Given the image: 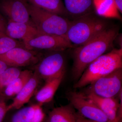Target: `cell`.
Segmentation results:
<instances>
[{
	"mask_svg": "<svg viewBox=\"0 0 122 122\" xmlns=\"http://www.w3.org/2000/svg\"><path fill=\"white\" fill-rule=\"evenodd\" d=\"M0 59L8 66L17 67L34 65L39 61V57L35 52L22 47H16L0 55Z\"/></svg>",
	"mask_w": 122,
	"mask_h": 122,
	"instance_id": "9",
	"label": "cell"
},
{
	"mask_svg": "<svg viewBox=\"0 0 122 122\" xmlns=\"http://www.w3.org/2000/svg\"><path fill=\"white\" fill-rule=\"evenodd\" d=\"M5 35L12 39H21L24 41L39 34L35 26L31 24L10 20L6 26Z\"/></svg>",
	"mask_w": 122,
	"mask_h": 122,
	"instance_id": "12",
	"label": "cell"
},
{
	"mask_svg": "<svg viewBox=\"0 0 122 122\" xmlns=\"http://www.w3.org/2000/svg\"><path fill=\"white\" fill-rule=\"evenodd\" d=\"M7 25L3 19L0 16V34L1 35H6L5 32Z\"/></svg>",
	"mask_w": 122,
	"mask_h": 122,
	"instance_id": "26",
	"label": "cell"
},
{
	"mask_svg": "<svg viewBox=\"0 0 122 122\" xmlns=\"http://www.w3.org/2000/svg\"><path fill=\"white\" fill-rule=\"evenodd\" d=\"M33 73L29 70L21 71L16 78L3 89V95L8 97L16 96L28 81Z\"/></svg>",
	"mask_w": 122,
	"mask_h": 122,
	"instance_id": "19",
	"label": "cell"
},
{
	"mask_svg": "<svg viewBox=\"0 0 122 122\" xmlns=\"http://www.w3.org/2000/svg\"><path fill=\"white\" fill-rule=\"evenodd\" d=\"M21 71L16 67L8 68L0 75V90H2L16 78Z\"/></svg>",
	"mask_w": 122,
	"mask_h": 122,
	"instance_id": "21",
	"label": "cell"
},
{
	"mask_svg": "<svg viewBox=\"0 0 122 122\" xmlns=\"http://www.w3.org/2000/svg\"><path fill=\"white\" fill-rule=\"evenodd\" d=\"M39 76L34 72L32 76L22 89L15 96L13 102L9 106V111L20 109L28 102L36 90L39 82Z\"/></svg>",
	"mask_w": 122,
	"mask_h": 122,
	"instance_id": "13",
	"label": "cell"
},
{
	"mask_svg": "<svg viewBox=\"0 0 122 122\" xmlns=\"http://www.w3.org/2000/svg\"><path fill=\"white\" fill-rule=\"evenodd\" d=\"M95 12L99 16L106 18L122 19L114 0H93Z\"/></svg>",
	"mask_w": 122,
	"mask_h": 122,
	"instance_id": "18",
	"label": "cell"
},
{
	"mask_svg": "<svg viewBox=\"0 0 122 122\" xmlns=\"http://www.w3.org/2000/svg\"><path fill=\"white\" fill-rule=\"evenodd\" d=\"M76 118L77 122H100L90 120L83 117L77 112H76Z\"/></svg>",
	"mask_w": 122,
	"mask_h": 122,
	"instance_id": "27",
	"label": "cell"
},
{
	"mask_svg": "<svg viewBox=\"0 0 122 122\" xmlns=\"http://www.w3.org/2000/svg\"><path fill=\"white\" fill-rule=\"evenodd\" d=\"M65 75L46 81V84L40 89L35 96L38 104L42 106L44 103L50 102L63 80Z\"/></svg>",
	"mask_w": 122,
	"mask_h": 122,
	"instance_id": "15",
	"label": "cell"
},
{
	"mask_svg": "<svg viewBox=\"0 0 122 122\" xmlns=\"http://www.w3.org/2000/svg\"><path fill=\"white\" fill-rule=\"evenodd\" d=\"M66 98L70 104L83 117L100 122H109L107 118L98 107L86 98L81 92L69 91Z\"/></svg>",
	"mask_w": 122,
	"mask_h": 122,
	"instance_id": "6",
	"label": "cell"
},
{
	"mask_svg": "<svg viewBox=\"0 0 122 122\" xmlns=\"http://www.w3.org/2000/svg\"><path fill=\"white\" fill-rule=\"evenodd\" d=\"M81 93L98 107L106 116L109 122H118L117 114L119 103V99L116 98L102 97L93 94Z\"/></svg>",
	"mask_w": 122,
	"mask_h": 122,
	"instance_id": "11",
	"label": "cell"
},
{
	"mask_svg": "<svg viewBox=\"0 0 122 122\" xmlns=\"http://www.w3.org/2000/svg\"><path fill=\"white\" fill-rule=\"evenodd\" d=\"M122 68V49H114L101 55L89 65L73 87L80 89L97 79Z\"/></svg>",
	"mask_w": 122,
	"mask_h": 122,
	"instance_id": "3",
	"label": "cell"
},
{
	"mask_svg": "<svg viewBox=\"0 0 122 122\" xmlns=\"http://www.w3.org/2000/svg\"><path fill=\"white\" fill-rule=\"evenodd\" d=\"M9 111L8 106L3 100L0 101V122H3L5 115Z\"/></svg>",
	"mask_w": 122,
	"mask_h": 122,
	"instance_id": "24",
	"label": "cell"
},
{
	"mask_svg": "<svg viewBox=\"0 0 122 122\" xmlns=\"http://www.w3.org/2000/svg\"><path fill=\"white\" fill-rule=\"evenodd\" d=\"M36 105L23 107L14 114L9 122H30L34 114Z\"/></svg>",
	"mask_w": 122,
	"mask_h": 122,
	"instance_id": "20",
	"label": "cell"
},
{
	"mask_svg": "<svg viewBox=\"0 0 122 122\" xmlns=\"http://www.w3.org/2000/svg\"><path fill=\"white\" fill-rule=\"evenodd\" d=\"M23 42L25 48L31 50L39 49L63 51L74 48L66 37L49 34H39Z\"/></svg>",
	"mask_w": 122,
	"mask_h": 122,
	"instance_id": "8",
	"label": "cell"
},
{
	"mask_svg": "<svg viewBox=\"0 0 122 122\" xmlns=\"http://www.w3.org/2000/svg\"><path fill=\"white\" fill-rule=\"evenodd\" d=\"M119 103L117 111V117L118 122H122V90L118 95Z\"/></svg>",
	"mask_w": 122,
	"mask_h": 122,
	"instance_id": "25",
	"label": "cell"
},
{
	"mask_svg": "<svg viewBox=\"0 0 122 122\" xmlns=\"http://www.w3.org/2000/svg\"><path fill=\"white\" fill-rule=\"evenodd\" d=\"M119 34L117 27H110L72 52V77L76 81L90 63L113 47Z\"/></svg>",
	"mask_w": 122,
	"mask_h": 122,
	"instance_id": "1",
	"label": "cell"
},
{
	"mask_svg": "<svg viewBox=\"0 0 122 122\" xmlns=\"http://www.w3.org/2000/svg\"><path fill=\"white\" fill-rule=\"evenodd\" d=\"M70 20L94 12L93 0H63Z\"/></svg>",
	"mask_w": 122,
	"mask_h": 122,
	"instance_id": "14",
	"label": "cell"
},
{
	"mask_svg": "<svg viewBox=\"0 0 122 122\" xmlns=\"http://www.w3.org/2000/svg\"><path fill=\"white\" fill-rule=\"evenodd\" d=\"M46 122H77L76 112L71 104L56 107L49 112Z\"/></svg>",
	"mask_w": 122,
	"mask_h": 122,
	"instance_id": "16",
	"label": "cell"
},
{
	"mask_svg": "<svg viewBox=\"0 0 122 122\" xmlns=\"http://www.w3.org/2000/svg\"><path fill=\"white\" fill-rule=\"evenodd\" d=\"M115 4L120 13H122V0H114Z\"/></svg>",
	"mask_w": 122,
	"mask_h": 122,
	"instance_id": "28",
	"label": "cell"
},
{
	"mask_svg": "<svg viewBox=\"0 0 122 122\" xmlns=\"http://www.w3.org/2000/svg\"><path fill=\"white\" fill-rule=\"evenodd\" d=\"M0 7L10 20L30 24L28 3L25 0H2Z\"/></svg>",
	"mask_w": 122,
	"mask_h": 122,
	"instance_id": "10",
	"label": "cell"
},
{
	"mask_svg": "<svg viewBox=\"0 0 122 122\" xmlns=\"http://www.w3.org/2000/svg\"><path fill=\"white\" fill-rule=\"evenodd\" d=\"M46 122V120L45 119V120L44 121V122Z\"/></svg>",
	"mask_w": 122,
	"mask_h": 122,
	"instance_id": "30",
	"label": "cell"
},
{
	"mask_svg": "<svg viewBox=\"0 0 122 122\" xmlns=\"http://www.w3.org/2000/svg\"><path fill=\"white\" fill-rule=\"evenodd\" d=\"M39 104L36 105L34 114L30 122H43L45 119V115Z\"/></svg>",
	"mask_w": 122,
	"mask_h": 122,
	"instance_id": "23",
	"label": "cell"
},
{
	"mask_svg": "<svg viewBox=\"0 0 122 122\" xmlns=\"http://www.w3.org/2000/svg\"><path fill=\"white\" fill-rule=\"evenodd\" d=\"M122 68H120L94 81L81 92L102 97L114 98L122 90Z\"/></svg>",
	"mask_w": 122,
	"mask_h": 122,
	"instance_id": "5",
	"label": "cell"
},
{
	"mask_svg": "<svg viewBox=\"0 0 122 122\" xmlns=\"http://www.w3.org/2000/svg\"><path fill=\"white\" fill-rule=\"evenodd\" d=\"M28 7L30 18L39 34H49L66 37L71 20L28 3Z\"/></svg>",
	"mask_w": 122,
	"mask_h": 122,
	"instance_id": "4",
	"label": "cell"
},
{
	"mask_svg": "<svg viewBox=\"0 0 122 122\" xmlns=\"http://www.w3.org/2000/svg\"><path fill=\"white\" fill-rule=\"evenodd\" d=\"M8 67V66L5 62L0 59V75L7 69Z\"/></svg>",
	"mask_w": 122,
	"mask_h": 122,
	"instance_id": "29",
	"label": "cell"
},
{
	"mask_svg": "<svg viewBox=\"0 0 122 122\" xmlns=\"http://www.w3.org/2000/svg\"><path fill=\"white\" fill-rule=\"evenodd\" d=\"M104 18L94 12L71 20L66 38L74 48L84 45L110 27Z\"/></svg>",
	"mask_w": 122,
	"mask_h": 122,
	"instance_id": "2",
	"label": "cell"
},
{
	"mask_svg": "<svg viewBox=\"0 0 122 122\" xmlns=\"http://www.w3.org/2000/svg\"><path fill=\"white\" fill-rule=\"evenodd\" d=\"M25 1L29 4L39 8L69 19L63 0H25Z\"/></svg>",
	"mask_w": 122,
	"mask_h": 122,
	"instance_id": "17",
	"label": "cell"
},
{
	"mask_svg": "<svg viewBox=\"0 0 122 122\" xmlns=\"http://www.w3.org/2000/svg\"><path fill=\"white\" fill-rule=\"evenodd\" d=\"M21 43L7 35H0V55L7 53L15 47H22Z\"/></svg>",
	"mask_w": 122,
	"mask_h": 122,
	"instance_id": "22",
	"label": "cell"
},
{
	"mask_svg": "<svg viewBox=\"0 0 122 122\" xmlns=\"http://www.w3.org/2000/svg\"><path fill=\"white\" fill-rule=\"evenodd\" d=\"M61 52L55 51L40 61L35 71L40 78L46 81L65 75V58Z\"/></svg>",
	"mask_w": 122,
	"mask_h": 122,
	"instance_id": "7",
	"label": "cell"
}]
</instances>
